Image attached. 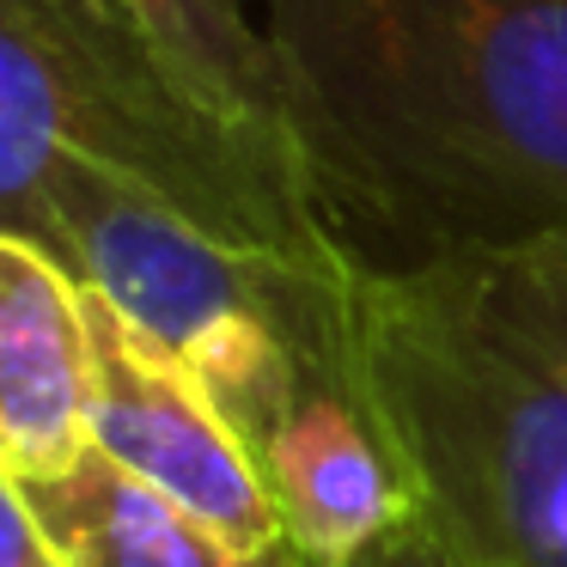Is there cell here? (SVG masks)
<instances>
[{
	"label": "cell",
	"mask_w": 567,
	"mask_h": 567,
	"mask_svg": "<svg viewBox=\"0 0 567 567\" xmlns=\"http://www.w3.org/2000/svg\"><path fill=\"white\" fill-rule=\"evenodd\" d=\"M262 31L354 275L567 226V0H262Z\"/></svg>",
	"instance_id": "1"
},
{
	"label": "cell",
	"mask_w": 567,
	"mask_h": 567,
	"mask_svg": "<svg viewBox=\"0 0 567 567\" xmlns=\"http://www.w3.org/2000/svg\"><path fill=\"white\" fill-rule=\"evenodd\" d=\"M367 391L452 567H567V226L348 275Z\"/></svg>",
	"instance_id": "2"
},
{
	"label": "cell",
	"mask_w": 567,
	"mask_h": 567,
	"mask_svg": "<svg viewBox=\"0 0 567 567\" xmlns=\"http://www.w3.org/2000/svg\"><path fill=\"white\" fill-rule=\"evenodd\" d=\"M74 153L214 245L281 269H348L299 153L250 135L99 0H0V189Z\"/></svg>",
	"instance_id": "3"
},
{
	"label": "cell",
	"mask_w": 567,
	"mask_h": 567,
	"mask_svg": "<svg viewBox=\"0 0 567 567\" xmlns=\"http://www.w3.org/2000/svg\"><path fill=\"white\" fill-rule=\"evenodd\" d=\"M348 275L281 269L269 311L233 318L184 360L306 567H354L421 518L415 482L360 372Z\"/></svg>",
	"instance_id": "4"
},
{
	"label": "cell",
	"mask_w": 567,
	"mask_h": 567,
	"mask_svg": "<svg viewBox=\"0 0 567 567\" xmlns=\"http://www.w3.org/2000/svg\"><path fill=\"white\" fill-rule=\"evenodd\" d=\"M0 233L50 250L80 287L104 293L177 360H189L233 318L269 311V287L281 275V262L214 245L172 208L74 153H43L19 184L0 189Z\"/></svg>",
	"instance_id": "5"
},
{
	"label": "cell",
	"mask_w": 567,
	"mask_h": 567,
	"mask_svg": "<svg viewBox=\"0 0 567 567\" xmlns=\"http://www.w3.org/2000/svg\"><path fill=\"white\" fill-rule=\"evenodd\" d=\"M80 299H86L92 342V445L135 470L165 501H177L189 518H202L233 549H281V513L196 372L165 354L147 330H135L104 293L80 287Z\"/></svg>",
	"instance_id": "6"
},
{
	"label": "cell",
	"mask_w": 567,
	"mask_h": 567,
	"mask_svg": "<svg viewBox=\"0 0 567 567\" xmlns=\"http://www.w3.org/2000/svg\"><path fill=\"white\" fill-rule=\"evenodd\" d=\"M92 452V342L80 281L0 233V476L43 482Z\"/></svg>",
	"instance_id": "7"
},
{
	"label": "cell",
	"mask_w": 567,
	"mask_h": 567,
	"mask_svg": "<svg viewBox=\"0 0 567 567\" xmlns=\"http://www.w3.org/2000/svg\"><path fill=\"white\" fill-rule=\"evenodd\" d=\"M7 482V476H0ZM62 567H306L293 543L245 555L214 537L177 501L92 445L74 470L43 482H7Z\"/></svg>",
	"instance_id": "8"
},
{
	"label": "cell",
	"mask_w": 567,
	"mask_h": 567,
	"mask_svg": "<svg viewBox=\"0 0 567 567\" xmlns=\"http://www.w3.org/2000/svg\"><path fill=\"white\" fill-rule=\"evenodd\" d=\"M99 7L123 31H135L214 111L245 123L250 135L293 147L287 80H281V62H275V43L262 25H250L238 0H99Z\"/></svg>",
	"instance_id": "9"
},
{
	"label": "cell",
	"mask_w": 567,
	"mask_h": 567,
	"mask_svg": "<svg viewBox=\"0 0 567 567\" xmlns=\"http://www.w3.org/2000/svg\"><path fill=\"white\" fill-rule=\"evenodd\" d=\"M0 567H62L55 549L43 543V530L31 525L25 501L0 482Z\"/></svg>",
	"instance_id": "10"
},
{
	"label": "cell",
	"mask_w": 567,
	"mask_h": 567,
	"mask_svg": "<svg viewBox=\"0 0 567 567\" xmlns=\"http://www.w3.org/2000/svg\"><path fill=\"white\" fill-rule=\"evenodd\" d=\"M354 567H452V561H445V549L427 537V525L415 518V525H403L396 537H384L379 549H367Z\"/></svg>",
	"instance_id": "11"
}]
</instances>
